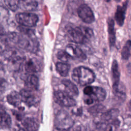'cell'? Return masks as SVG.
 Returning <instances> with one entry per match:
<instances>
[{
  "label": "cell",
  "instance_id": "cell-1",
  "mask_svg": "<svg viewBox=\"0 0 131 131\" xmlns=\"http://www.w3.org/2000/svg\"><path fill=\"white\" fill-rule=\"evenodd\" d=\"M93 35V30L84 26L76 27L71 28L68 31V36L69 39L76 43H85Z\"/></svg>",
  "mask_w": 131,
  "mask_h": 131
},
{
  "label": "cell",
  "instance_id": "cell-2",
  "mask_svg": "<svg viewBox=\"0 0 131 131\" xmlns=\"http://www.w3.org/2000/svg\"><path fill=\"white\" fill-rule=\"evenodd\" d=\"M72 79L81 86L92 83L95 79L94 73L89 68L80 66L73 69L72 73Z\"/></svg>",
  "mask_w": 131,
  "mask_h": 131
},
{
  "label": "cell",
  "instance_id": "cell-3",
  "mask_svg": "<svg viewBox=\"0 0 131 131\" xmlns=\"http://www.w3.org/2000/svg\"><path fill=\"white\" fill-rule=\"evenodd\" d=\"M54 124L57 129L67 131L73 126L74 121L67 112L60 110L55 117Z\"/></svg>",
  "mask_w": 131,
  "mask_h": 131
},
{
  "label": "cell",
  "instance_id": "cell-4",
  "mask_svg": "<svg viewBox=\"0 0 131 131\" xmlns=\"http://www.w3.org/2000/svg\"><path fill=\"white\" fill-rule=\"evenodd\" d=\"M16 21L21 26L33 27L36 25L38 21V16L31 12H21L15 15Z\"/></svg>",
  "mask_w": 131,
  "mask_h": 131
},
{
  "label": "cell",
  "instance_id": "cell-5",
  "mask_svg": "<svg viewBox=\"0 0 131 131\" xmlns=\"http://www.w3.org/2000/svg\"><path fill=\"white\" fill-rule=\"evenodd\" d=\"M54 101L63 107H73L76 105V100L64 91L57 90L53 93Z\"/></svg>",
  "mask_w": 131,
  "mask_h": 131
},
{
  "label": "cell",
  "instance_id": "cell-6",
  "mask_svg": "<svg viewBox=\"0 0 131 131\" xmlns=\"http://www.w3.org/2000/svg\"><path fill=\"white\" fill-rule=\"evenodd\" d=\"M77 13L80 18L85 23L91 24L95 20V16L91 8L86 4H81L78 7Z\"/></svg>",
  "mask_w": 131,
  "mask_h": 131
},
{
  "label": "cell",
  "instance_id": "cell-7",
  "mask_svg": "<svg viewBox=\"0 0 131 131\" xmlns=\"http://www.w3.org/2000/svg\"><path fill=\"white\" fill-rule=\"evenodd\" d=\"M21 101L27 106L30 107L35 105L37 102V98L33 91L23 89L19 92Z\"/></svg>",
  "mask_w": 131,
  "mask_h": 131
},
{
  "label": "cell",
  "instance_id": "cell-8",
  "mask_svg": "<svg viewBox=\"0 0 131 131\" xmlns=\"http://www.w3.org/2000/svg\"><path fill=\"white\" fill-rule=\"evenodd\" d=\"M65 51L73 58L75 57L80 60H84L86 58V55L78 47L74 45H68Z\"/></svg>",
  "mask_w": 131,
  "mask_h": 131
},
{
  "label": "cell",
  "instance_id": "cell-9",
  "mask_svg": "<svg viewBox=\"0 0 131 131\" xmlns=\"http://www.w3.org/2000/svg\"><path fill=\"white\" fill-rule=\"evenodd\" d=\"M106 93L104 89L99 86H92V91L89 96L93 101L100 102L103 101L106 97Z\"/></svg>",
  "mask_w": 131,
  "mask_h": 131
},
{
  "label": "cell",
  "instance_id": "cell-10",
  "mask_svg": "<svg viewBox=\"0 0 131 131\" xmlns=\"http://www.w3.org/2000/svg\"><path fill=\"white\" fill-rule=\"evenodd\" d=\"M119 124V120L117 118L107 122H99L97 126L98 129L101 131H116Z\"/></svg>",
  "mask_w": 131,
  "mask_h": 131
},
{
  "label": "cell",
  "instance_id": "cell-11",
  "mask_svg": "<svg viewBox=\"0 0 131 131\" xmlns=\"http://www.w3.org/2000/svg\"><path fill=\"white\" fill-rule=\"evenodd\" d=\"M128 2H125L122 6H118L115 14V19L117 24L120 26H123L125 16V12L127 7Z\"/></svg>",
  "mask_w": 131,
  "mask_h": 131
},
{
  "label": "cell",
  "instance_id": "cell-12",
  "mask_svg": "<svg viewBox=\"0 0 131 131\" xmlns=\"http://www.w3.org/2000/svg\"><path fill=\"white\" fill-rule=\"evenodd\" d=\"M61 83L64 86V92L70 96L76 97L79 95V91L77 86L71 80L68 79H63L61 81Z\"/></svg>",
  "mask_w": 131,
  "mask_h": 131
},
{
  "label": "cell",
  "instance_id": "cell-13",
  "mask_svg": "<svg viewBox=\"0 0 131 131\" xmlns=\"http://www.w3.org/2000/svg\"><path fill=\"white\" fill-rule=\"evenodd\" d=\"M12 120L9 114L6 111L4 107L0 104V125L4 128L10 127Z\"/></svg>",
  "mask_w": 131,
  "mask_h": 131
},
{
  "label": "cell",
  "instance_id": "cell-14",
  "mask_svg": "<svg viewBox=\"0 0 131 131\" xmlns=\"http://www.w3.org/2000/svg\"><path fill=\"white\" fill-rule=\"evenodd\" d=\"M113 92L114 95L121 101H124L126 98L125 88L123 84L121 82L113 84Z\"/></svg>",
  "mask_w": 131,
  "mask_h": 131
},
{
  "label": "cell",
  "instance_id": "cell-15",
  "mask_svg": "<svg viewBox=\"0 0 131 131\" xmlns=\"http://www.w3.org/2000/svg\"><path fill=\"white\" fill-rule=\"evenodd\" d=\"M7 100L10 105L14 107H19L22 102L19 93L15 91H12L7 96Z\"/></svg>",
  "mask_w": 131,
  "mask_h": 131
},
{
  "label": "cell",
  "instance_id": "cell-16",
  "mask_svg": "<svg viewBox=\"0 0 131 131\" xmlns=\"http://www.w3.org/2000/svg\"><path fill=\"white\" fill-rule=\"evenodd\" d=\"M119 111L117 108H112L103 112L100 117L101 122H107L117 119Z\"/></svg>",
  "mask_w": 131,
  "mask_h": 131
},
{
  "label": "cell",
  "instance_id": "cell-17",
  "mask_svg": "<svg viewBox=\"0 0 131 131\" xmlns=\"http://www.w3.org/2000/svg\"><path fill=\"white\" fill-rule=\"evenodd\" d=\"M24 129L26 131H37L38 124L36 120L30 117L25 118L22 122Z\"/></svg>",
  "mask_w": 131,
  "mask_h": 131
},
{
  "label": "cell",
  "instance_id": "cell-18",
  "mask_svg": "<svg viewBox=\"0 0 131 131\" xmlns=\"http://www.w3.org/2000/svg\"><path fill=\"white\" fill-rule=\"evenodd\" d=\"M26 85L27 89L34 91L37 90L39 86V80L34 74H30L26 79Z\"/></svg>",
  "mask_w": 131,
  "mask_h": 131
},
{
  "label": "cell",
  "instance_id": "cell-19",
  "mask_svg": "<svg viewBox=\"0 0 131 131\" xmlns=\"http://www.w3.org/2000/svg\"><path fill=\"white\" fill-rule=\"evenodd\" d=\"M108 24V32L109 37V42L110 47H112L115 46L116 42V36L115 31L114 27V20L110 18L107 21Z\"/></svg>",
  "mask_w": 131,
  "mask_h": 131
},
{
  "label": "cell",
  "instance_id": "cell-20",
  "mask_svg": "<svg viewBox=\"0 0 131 131\" xmlns=\"http://www.w3.org/2000/svg\"><path fill=\"white\" fill-rule=\"evenodd\" d=\"M38 3L35 1H19V7L26 11L34 10L37 7Z\"/></svg>",
  "mask_w": 131,
  "mask_h": 131
},
{
  "label": "cell",
  "instance_id": "cell-21",
  "mask_svg": "<svg viewBox=\"0 0 131 131\" xmlns=\"http://www.w3.org/2000/svg\"><path fill=\"white\" fill-rule=\"evenodd\" d=\"M56 69L60 76L66 77L70 71V66L67 63L58 62L56 64Z\"/></svg>",
  "mask_w": 131,
  "mask_h": 131
},
{
  "label": "cell",
  "instance_id": "cell-22",
  "mask_svg": "<svg viewBox=\"0 0 131 131\" xmlns=\"http://www.w3.org/2000/svg\"><path fill=\"white\" fill-rule=\"evenodd\" d=\"M112 74L113 80V84L117 83L120 82V72L118 63L116 60H114L111 67Z\"/></svg>",
  "mask_w": 131,
  "mask_h": 131
},
{
  "label": "cell",
  "instance_id": "cell-23",
  "mask_svg": "<svg viewBox=\"0 0 131 131\" xmlns=\"http://www.w3.org/2000/svg\"><path fill=\"white\" fill-rule=\"evenodd\" d=\"M26 71L30 74L37 72L38 70V67L33 59H29L26 61L24 65Z\"/></svg>",
  "mask_w": 131,
  "mask_h": 131
},
{
  "label": "cell",
  "instance_id": "cell-24",
  "mask_svg": "<svg viewBox=\"0 0 131 131\" xmlns=\"http://www.w3.org/2000/svg\"><path fill=\"white\" fill-rule=\"evenodd\" d=\"M130 55V41L127 40L123 47L121 51V56L122 59L127 60Z\"/></svg>",
  "mask_w": 131,
  "mask_h": 131
},
{
  "label": "cell",
  "instance_id": "cell-25",
  "mask_svg": "<svg viewBox=\"0 0 131 131\" xmlns=\"http://www.w3.org/2000/svg\"><path fill=\"white\" fill-rule=\"evenodd\" d=\"M7 9L12 11H16L19 8V1H4Z\"/></svg>",
  "mask_w": 131,
  "mask_h": 131
},
{
  "label": "cell",
  "instance_id": "cell-26",
  "mask_svg": "<svg viewBox=\"0 0 131 131\" xmlns=\"http://www.w3.org/2000/svg\"><path fill=\"white\" fill-rule=\"evenodd\" d=\"M57 58L62 61V62L66 63L70 59H72V57L67 53L65 50H60L57 53Z\"/></svg>",
  "mask_w": 131,
  "mask_h": 131
},
{
  "label": "cell",
  "instance_id": "cell-27",
  "mask_svg": "<svg viewBox=\"0 0 131 131\" xmlns=\"http://www.w3.org/2000/svg\"><path fill=\"white\" fill-rule=\"evenodd\" d=\"M105 110V107L102 104H96L89 108L90 113L93 115H96L99 113L102 112Z\"/></svg>",
  "mask_w": 131,
  "mask_h": 131
},
{
  "label": "cell",
  "instance_id": "cell-28",
  "mask_svg": "<svg viewBox=\"0 0 131 131\" xmlns=\"http://www.w3.org/2000/svg\"><path fill=\"white\" fill-rule=\"evenodd\" d=\"M9 11L8 9L0 5V20H4L8 17Z\"/></svg>",
  "mask_w": 131,
  "mask_h": 131
},
{
  "label": "cell",
  "instance_id": "cell-29",
  "mask_svg": "<svg viewBox=\"0 0 131 131\" xmlns=\"http://www.w3.org/2000/svg\"><path fill=\"white\" fill-rule=\"evenodd\" d=\"M7 86V81L3 78H0V93L3 94L6 90V88Z\"/></svg>",
  "mask_w": 131,
  "mask_h": 131
},
{
  "label": "cell",
  "instance_id": "cell-30",
  "mask_svg": "<svg viewBox=\"0 0 131 131\" xmlns=\"http://www.w3.org/2000/svg\"><path fill=\"white\" fill-rule=\"evenodd\" d=\"M84 103L88 105L92 104L94 102L93 100L89 96H86V97H84Z\"/></svg>",
  "mask_w": 131,
  "mask_h": 131
},
{
  "label": "cell",
  "instance_id": "cell-31",
  "mask_svg": "<svg viewBox=\"0 0 131 131\" xmlns=\"http://www.w3.org/2000/svg\"><path fill=\"white\" fill-rule=\"evenodd\" d=\"M73 131H86L85 128L81 125H79L76 126L73 130Z\"/></svg>",
  "mask_w": 131,
  "mask_h": 131
},
{
  "label": "cell",
  "instance_id": "cell-32",
  "mask_svg": "<svg viewBox=\"0 0 131 131\" xmlns=\"http://www.w3.org/2000/svg\"><path fill=\"white\" fill-rule=\"evenodd\" d=\"M17 131H26L24 128H19Z\"/></svg>",
  "mask_w": 131,
  "mask_h": 131
}]
</instances>
